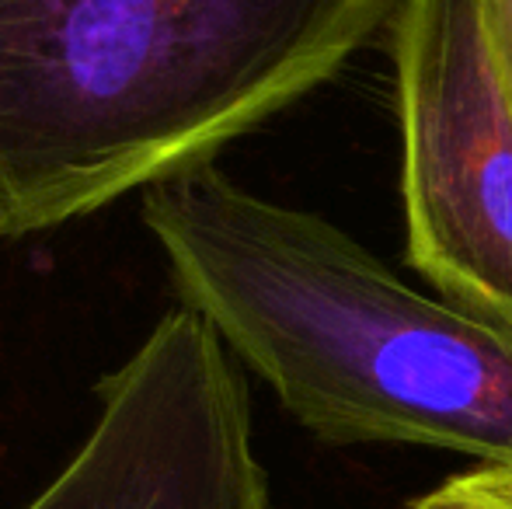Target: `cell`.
<instances>
[{"label":"cell","instance_id":"1","mask_svg":"<svg viewBox=\"0 0 512 509\" xmlns=\"http://www.w3.org/2000/svg\"><path fill=\"white\" fill-rule=\"evenodd\" d=\"M401 0H0V241L213 164Z\"/></svg>","mask_w":512,"mask_h":509},{"label":"cell","instance_id":"3","mask_svg":"<svg viewBox=\"0 0 512 509\" xmlns=\"http://www.w3.org/2000/svg\"><path fill=\"white\" fill-rule=\"evenodd\" d=\"M394 88L408 262L512 335V98L481 0H401Z\"/></svg>","mask_w":512,"mask_h":509},{"label":"cell","instance_id":"2","mask_svg":"<svg viewBox=\"0 0 512 509\" xmlns=\"http://www.w3.org/2000/svg\"><path fill=\"white\" fill-rule=\"evenodd\" d=\"M185 307L324 443L512 464V335L213 164L140 192Z\"/></svg>","mask_w":512,"mask_h":509},{"label":"cell","instance_id":"4","mask_svg":"<svg viewBox=\"0 0 512 509\" xmlns=\"http://www.w3.org/2000/svg\"><path fill=\"white\" fill-rule=\"evenodd\" d=\"M25 509H272L248 387L213 325L175 307L98 381V419Z\"/></svg>","mask_w":512,"mask_h":509},{"label":"cell","instance_id":"5","mask_svg":"<svg viewBox=\"0 0 512 509\" xmlns=\"http://www.w3.org/2000/svg\"><path fill=\"white\" fill-rule=\"evenodd\" d=\"M408 509H512V464H478L450 475Z\"/></svg>","mask_w":512,"mask_h":509},{"label":"cell","instance_id":"6","mask_svg":"<svg viewBox=\"0 0 512 509\" xmlns=\"http://www.w3.org/2000/svg\"><path fill=\"white\" fill-rule=\"evenodd\" d=\"M481 14H485V32L492 42L495 63H499L512 98V0H481Z\"/></svg>","mask_w":512,"mask_h":509}]
</instances>
